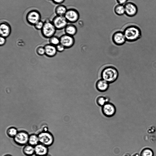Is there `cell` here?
<instances>
[{
    "instance_id": "33",
    "label": "cell",
    "mask_w": 156,
    "mask_h": 156,
    "mask_svg": "<svg viewBox=\"0 0 156 156\" xmlns=\"http://www.w3.org/2000/svg\"><path fill=\"white\" fill-rule=\"evenodd\" d=\"M51 0L52 1V0Z\"/></svg>"
},
{
    "instance_id": "31",
    "label": "cell",
    "mask_w": 156,
    "mask_h": 156,
    "mask_svg": "<svg viewBox=\"0 0 156 156\" xmlns=\"http://www.w3.org/2000/svg\"><path fill=\"white\" fill-rule=\"evenodd\" d=\"M52 2L56 4H61L65 1V0H52Z\"/></svg>"
},
{
    "instance_id": "25",
    "label": "cell",
    "mask_w": 156,
    "mask_h": 156,
    "mask_svg": "<svg viewBox=\"0 0 156 156\" xmlns=\"http://www.w3.org/2000/svg\"><path fill=\"white\" fill-rule=\"evenodd\" d=\"M49 42L50 44L56 46L60 43L59 38L55 36H53L49 38Z\"/></svg>"
},
{
    "instance_id": "34",
    "label": "cell",
    "mask_w": 156,
    "mask_h": 156,
    "mask_svg": "<svg viewBox=\"0 0 156 156\" xmlns=\"http://www.w3.org/2000/svg\"></svg>"
},
{
    "instance_id": "2",
    "label": "cell",
    "mask_w": 156,
    "mask_h": 156,
    "mask_svg": "<svg viewBox=\"0 0 156 156\" xmlns=\"http://www.w3.org/2000/svg\"><path fill=\"white\" fill-rule=\"evenodd\" d=\"M123 32L126 41L129 42L135 41L140 38L141 36L140 29L135 26L127 27L125 29Z\"/></svg>"
},
{
    "instance_id": "8",
    "label": "cell",
    "mask_w": 156,
    "mask_h": 156,
    "mask_svg": "<svg viewBox=\"0 0 156 156\" xmlns=\"http://www.w3.org/2000/svg\"><path fill=\"white\" fill-rule=\"evenodd\" d=\"M52 22L56 29L59 30L64 29L68 24V22L64 16L56 15L53 18Z\"/></svg>"
},
{
    "instance_id": "1",
    "label": "cell",
    "mask_w": 156,
    "mask_h": 156,
    "mask_svg": "<svg viewBox=\"0 0 156 156\" xmlns=\"http://www.w3.org/2000/svg\"><path fill=\"white\" fill-rule=\"evenodd\" d=\"M101 76V79L110 84L114 82L117 80L119 73L115 67L111 66H107L102 70Z\"/></svg>"
},
{
    "instance_id": "18",
    "label": "cell",
    "mask_w": 156,
    "mask_h": 156,
    "mask_svg": "<svg viewBox=\"0 0 156 156\" xmlns=\"http://www.w3.org/2000/svg\"><path fill=\"white\" fill-rule=\"evenodd\" d=\"M67 10V9L65 5L59 4L55 8V12L56 15L64 16Z\"/></svg>"
},
{
    "instance_id": "17",
    "label": "cell",
    "mask_w": 156,
    "mask_h": 156,
    "mask_svg": "<svg viewBox=\"0 0 156 156\" xmlns=\"http://www.w3.org/2000/svg\"><path fill=\"white\" fill-rule=\"evenodd\" d=\"M65 34L73 36L77 32L76 27L72 23L68 24L64 28Z\"/></svg>"
},
{
    "instance_id": "4",
    "label": "cell",
    "mask_w": 156,
    "mask_h": 156,
    "mask_svg": "<svg viewBox=\"0 0 156 156\" xmlns=\"http://www.w3.org/2000/svg\"><path fill=\"white\" fill-rule=\"evenodd\" d=\"M39 143L47 147L51 145L54 142V137L52 134L47 132L40 133L38 135Z\"/></svg>"
},
{
    "instance_id": "5",
    "label": "cell",
    "mask_w": 156,
    "mask_h": 156,
    "mask_svg": "<svg viewBox=\"0 0 156 156\" xmlns=\"http://www.w3.org/2000/svg\"><path fill=\"white\" fill-rule=\"evenodd\" d=\"M41 15L40 12L36 10L29 11L26 16V20L27 23L32 25H34L41 20Z\"/></svg>"
},
{
    "instance_id": "22",
    "label": "cell",
    "mask_w": 156,
    "mask_h": 156,
    "mask_svg": "<svg viewBox=\"0 0 156 156\" xmlns=\"http://www.w3.org/2000/svg\"><path fill=\"white\" fill-rule=\"evenodd\" d=\"M109 99L103 96H98L96 99L97 104L99 106H102L106 103L109 102Z\"/></svg>"
},
{
    "instance_id": "11",
    "label": "cell",
    "mask_w": 156,
    "mask_h": 156,
    "mask_svg": "<svg viewBox=\"0 0 156 156\" xmlns=\"http://www.w3.org/2000/svg\"><path fill=\"white\" fill-rule=\"evenodd\" d=\"M113 42L117 45H122L126 41L123 32L120 31L114 32L112 37Z\"/></svg>"
},
{
    "instance_id": "15",
    "label": "cell",
    "mask_w": 156,
    "mask_h": 156,
    "mask_svg": "<svg viewBox=\"0 0 156 156\" xmlns=\"http://www.w3.org/2000/svg\"><path fill=\"white\" fill-rule=\"evenodd\" d=\"M109 84V83L108 82L101 78L97 81L95 86L97 89L98 91L104 92L108 90Z\"/></svg>"
},
{
    "instance_id": "7",
    "label": "cell",
    "mask_w": 156,
    "mask_h": 156,
    "mask_svg": "<svg viewBox=\"0 0 156 156\" xmlns=\"http://www.w3.org/2000/svg\"><path fill=\"white\" fill-rule=\"evenodd\" d=\"M29 136L27 133L24 131L18 132L14 137V140L17 144L23 146L28 142Z\"/></svg>"
},
{
    "instance_id": "6",
    "label": "cell",
    "mask_w": 156,
    "mask_h": 156,
    "mask_svg": "<svg viewBox=\"0 0 156 156\" xmlns=\"http://www.w3.org/2000/svg\"><path fill=\"white\" fill-rule=\"evenodd\" d=\"M64 16L68 23H74L79 20L80 14L77 10L71 8L67 9Z\"/></svg>"
},
{
    "instance_id": "23",
    "label": "cell",
    "mask_w": 156,
    "mask_h": 156,
    "mask_svg": "<svg viewBox=\"0 0 156 156\" xmlns=\"http://www.w3.org/2000/svg\"><path fill=\"white\" fill-rule=\"evenodd\" d=\"M17 129L15 127H11L7 130L6 133L7 135L10 137H14L18 133Z\"/></svg>"
},
{
    "instance_id": "16",
    "label": "cell",
    "mask_w": 156,
    "mask_h": 156,
    "mask_svg": "<svg viewBox=\"0 0 156 156\" xmlns=\"http://www.w3.org/2000/svg\"><path fill=\"white\" fill-rule=\"evenodd\" d=\"M45 50V54L49 57H52L56 54L57 50L56 46L49 44L44 47Z\"/></svg>"
},
{
    "instance_id": "27",
    "label": "cell",
    "mask_w": 156,
    "mask_h": 156,
    "mask_svg": "<svg viewBox=\"0 0 156 156\" xmlns=\"http://www.w3.org/2000/svg\"><path fill=\"white\" fill-rule=\"evenodd\" d=\"M36 52L38 55L41 56L45 54L44 47L42 46L38 47L36 49Z\"/></svg>"
},
{
    "instance_id": "13",
    "label": "cell",
    "mask_w": 156,
    "mask_h": 156,
    "mask_svg": "<svg viewBox=\"0 0 156 156\" xmlns=\"http://www.w3.org/2000/svg\"><path fill=\"white\" fill-rule=\"evenodd\" d=\"M11 29L10 24L6 22H2L0 24V36L6 38L8 37L11 33Z\"/></svg>"
},
{
    "instance_id": "21",
    "label": "cell",
    "mask_w": 156,
    "mask_h": 156,
    "mask_svg": "<svg viewBox=\"0 0 156 156\" xmlns=\"http://www.w3.org/2000/svg\"><path fill=\"white\" fill-rule=\"evenodd\" d=\"M28 143L29 144L33 146H35L38 144L39 142L38 136L34 134L30 135Z\"/></svg>"
},
{
    "instance_id": "10",
    "label": "cell",
    "mask_w": 156,
    "mask_h": 156,
    "mask_svg": "<svg viewBox=\"0 0 156 156\" xmlns=\"http://www.w3.org/2000/svg\"><path fill=\"white\" fill-rule=\"evenodd\" d=\"M59 38L60 43L65 48H70L74 44L75 40L73 36L65 34L62 35Z\"/></svg>"
},
{
    "instance_id": "30",
    "label": "cell",
    "mask_w": 156,
    "mask_h": 156,
    "mask_svg": "<svg viewBox=\"0 0 156 156\" xmlns=\"http://www.w3.org/2000/svg\"><path fill=\"white\" fill-rule=\"evenodd\" d=\"M118 4L124 5L128 0H116Z\"/></svg>"
},
{
    "instance_id": "24",
    "label": "cell",
    "mask_w": 156,
    "mask_h": 156,
    "mask_svg": "<svg viewBox=\"0 0 156 156\" xmlns=\"http://www.w3.org/2000/svg\"><path fill=\"white\" fill-rule=\"evenodd\" d=\"M153 151L149 148H145L143 149L140 153V156H154Z\"/></svg>"
},
{
    "instance_id": "9",
    "label": "cell",
    "mask_w": 156,
    "mask_h": 156,
    "mask_svg": "<svg viewBox=\"0 0 156 156\" xmlns=\"http://www.w3.org/2000/svg\"><path fill=\"white\" fill-rule=\"evenodd\" d=\"M101 110L104 115L108 117H111L115 114L116 108L112 103L108 102L102 107Z\"/></svg>"
},
{
    "instance_id": "3",
    "label": "cell",
    "mask_w": 156,
    "mask_h": 156,
    "mask_svg": "<svg viewBox=\"0 0 156 156\" xmlns=\"http://www.w3.org/2000/svg\"><path fill=\"white\" fill-rule=\"evenodd\" d=\"M56 30L52 21L46 20L44 22L43 27L41 30L44 37L50 38L54 36Z\"/></svg>"
},
{
    "instance_id": "29",
    "label": "cell",
    "mask_w": 156,
    "mask_h": 156,
    "mask_svg": "<svg viewBox=\"0 0 156 156\" xmlns=\"http://www.w3.org/2000/svg\"><path fill=\"white\" fill-rule=\"evenodd\" d=\"M6 38L0 36V45L1 46H3L4 45L6 42Z\"/></svg>"
},
{
    "instance_id": "32",
    "label": "cell",
    "mask_w": 156,
    "mask_h": 156,
    "mask_svg": "<svg viewBox=\"0 0 156 156\" xmlns=\"http://www.w3.org/2000/svg\"><path fill=\"white\" fill-rule=\"evenodd\" d=\"M4 156H12L10 154H6V155H5Z\"/></svg>"
},
{
    "instance_id": "14",
    "label": "cell",
    "mask_w": 156,
    "mask_h": 156,
    "mask_svg": "<svg viewBox=\"0 0 156 156\" xmlns=\"http://www.w3.org/2000/svg\"><path fill=\"white\" fill-rule=\"evenodd\" d=\"M47 147L40 143L34 146L35 154L36 156H47L48 150Z\"/></svg>"
},
{
    "instance_id": "20",
    "label": "cell",
    "mask_w": 156,
    "mask_h": 156,
    "mask_svg": "<svg viewBox=\"0 0 156 156\" xmlns=\"http://www.w3.org/2000/svg\"><path fill=\"white\" fill-rule=\"evenodd\" d=\"M114 11L115 13L119 16L123 15L125 14L124 5L118 4L114 7Z\"/></svg>"
},
{
    "instance_id": "26",
    "label": "cell",
    "mask_w": 156,
    "mask_h": 156,
    "mask_svg": "<svg viewBox=\"0 0 156 156\" xmlns=\"http://www.w3.org/2000/svg\"><path fill=\"white\" fill-rule=\"evenodd\" d=\"M44 24V22L40 20L34 26V28L37 30H41Z\"/></svg>"
},
{
    "instance_id": "12",
    "label": "cell",
    "mask_w": 156,
    "mask_h": 156,
    "mask_svg": "<svg viewBox=\"0 0 156 156\" xmlns=\"http://www.w3.org/2000/svg\"><path fill=\"white\" fill-rule=\"evenodd\" d=\"M125 14L126 16L132 17L135 16L137 12L136 5L132 2H127L124 5Z\"/></svg>"
},
{
    "instance_id": "28",
    "label": "cell",
    "mask_w": 156,
    "mask_h": 156,
    "mask_svg": "<svg viewBox=\"0 0 156 156\" xmlns=\"http://www.w3.org/2000/svg\"><path fill=\"white\" fill-rule=\"evenodd\" d=\"M56 47L57 51L59 52L63 51L65 49V47L60 43L56 45Z\"/></svg>"
},
{
    "instance_id": "19",
    "label": "cell",
    "mask_w": 156,
    "mask_h": 156,
    "mask_svg": "<svg viewBox=\"0 0 156 156\" xmlns=\"http://www.w3.org/2000/svg\"><path fill=\"white\" fill-rule=\"evenodd\" d=\"M24 154L27 156H31L35 154L34 148L30 145H25L23 150Z\"/></svg>"
}]
</instances>
